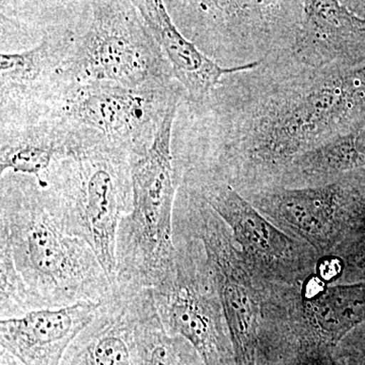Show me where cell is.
Listing matches in <instances>:
<instances>
[{
    "mask_svg": "<svg viewBox=\"0 0 365 365\" xmlns=\"http://www.w3.org/2000/svg\"><path fill=\"white\" fill-rule=\"evenodd\" d=\"M132 160L109 148L81 150L58 158L38 181L60 227L91 247L113 284L118 230L132 208Z\"/></svg>",
    "mask_w": 365,
    "mask_h": 365,
    "instance_id": "3957f363",
    "label": "cell"
},
{
    "mask_svg": "<svg viewBox=\"0 0 365 365\" xmlns=\"http://www.w3.org/2000/svg\"><path fill=\"white\" fill-rule=\"evenodd\" d=\"M175 270L153 294L165 332L181 336L205 365H237L234 346L203 245L174 223Z\"/></svg>",
    "mask_w": 365,
    "mask_h": 365,
    "instance_id": "ba28073f",
    "label": "cell"
},
{
    "mask_svg": "<svg viewBox=\"0 0 365 365\" xmlns=\"http://www.w3.org/2000/svg\"><path fill=\"white\" fill-rule=\"evenodd\" d=\"M365 323V282L328 285L300 299L299 349L335 350Z\"/></svg>",
    "mask_w": 365,
    "mask_h": 365,
    "instance_id": "2e32d148",
    "label": "cell"
},
{
    "mask_svg": "<svg viewBox=\"0 0 365 365\" xmlns=\"http://www.w3.org/2000/svg\"><path fill=\"white\" fill-rule=\"evenodd\" d=\"M349 182L270 187L248 199L276 227L306 242L319 257L333 253L344 232Z\"/></svg>",
    "mask_w": 365,
    "mask_h": 365,
    "instance_id": "7c38bea8",
    "label": "cell"
},
{
    "mask_svg": "<svg viewBox=\"0 0 365 365\" xmlns=\"http://www.w3.org/2000/svg\"><path fill=\"white\" fill-rule=\"evenodd\" d=\"M0 364L1 365H25L18 359L0 348Z\"/></svg>",
    "mask_w": 365,
    "mask_h": 365,
    "instance_id": "44dd1931",
    "label": "cell"
},
{
    "mask_svg": "<svg viewBox=\"0 0 365 365\" xmlns=\"http://www.w3.org/2000/svg\"><path fill=\"white\" fill-rule=\"evenodd\" d=\"M169 62L174 78L188 95L190 102L203 104L222 83L225 76L248 71L259 66L254 61L225 67L199 49L182 35L162 0H132Z\"/></svg>",
    "mask_w": 365,
    "mask_h": 365,
    "instance_id": "5bb4252c",
    "label": "cell"
},
{
    "mask_svg": "<svg viewBox=\"0 0 365 365\" xmlns=\"http://www.w3.org/2000/svg\"><path fill=\"white\" fill-rule=\"evenodd\" d=\"M344 271V264L339 257L327 255L319 257L316 266L317 277L327 285L337 284Z\"/></svg>",
    "mask_w": 365,
    "mask_h": 365,
    "instance_id": "ffe728a7",
    "label": "cell"
},
{
    "mask_svg": "<svg viewBox=\"0 0 365 365\" xmlns=\"http://www.w3.org/2000/svg\"><path fill=\"white\" fill-rule=\"evenodd\" d=\"M359 71L362 72V74L365 76V66L361 67V68H359Z\"/></svg>",
    "mask_w": 365,
    "mask_h": 365,
    "instance_id": "7402d4cb",
    "label": "cell"
},
{
    "mask_svg": "<svg viewBox=\"0 0 365 365\" xmlns=\"http://www.w3.org/2000/svg\"><path fill=\"white\" fill-rule=\"evenodd\" d=\"M180 104L168 113L148 153L132 160V208L120 222L116 246L115 283L124 287L153 289L174 273V209L181 178L172 141Z\"/></svg>",
    "mask_w": 365,
    "mask_h": 365,
    "instance_id": "277c9868",
    "label": "cell"
},
{
    "mask_svg": "<svg viewBox=\"0 0 365 365\" xmlns=\"http://www.w3.org/2000/svg\"><path fill=\"white\" fill-rule=\"evenodd\" d=\"M182 93L179 83L137 90L111 81H90L68 93L58 117L78 150L104 148L136 158L150 150L168 113L181 103Z\"/></svg>",
    "mask_w": 365,
    "mask_h": 365,
    "instance_id": "52a82bcc",
    "label": "cell"
},
{
    "mask_svg": "<svg viewBox=\"0 0 365 365\" xmlns=\"http://www.w3.org/2000/svg\"><path fill=\"white\" fill-rule=\"evenodd\" d=\"M174 222L203 245L237 365H292L300 287L269 284L247 265L225 222L188 190H178Z\"/></svg>",
    "mask_w": 365,
    "mask_h": 365,
    "instance_id": "7a4b0ae2",
    "label": "cell"
},
{
    "mask_svg": "<svg viewBox=\"0 0 365 365\" xmlns=\"http://www.w3.org/2000/svg\"><path fill=\"white\" fill-rule=\"evenodd\" d=\"M299 44L313 64L330 59L346 66L365 63V18L342 2L306 1Z\"/></svg>",
    "mask_w": 365,
    "mask_h": 365,
    "instance_id": "9a60e30c",
    "label": "cell"
},
{
    "mask_svg": "<svg viewBox=\"0 0 365 365\" xmlns=\"http://www.w3.org/2000/svg\"><path fill=\"white\" fill-rule=\"evenodd\" d=\"M153 307V289L115 283L60 365H148L145 324Z\"/></svg>",
    "mask_w": 365,
    "mask_h": 365,
    "instance_id": "8fae6325",
    "label": "cell"
},
{
    "mask_svg": "<svg viewBox=\"0 0 365 365\" xmlns=\"http://www.w3.org/2000/svg\"><path fill=\"white\" fill-rule=\"evenodd\" d=\"M100 304L101 302H81L0 319V348L25 365H60Z\"/></svg>",
    "mask_w": 365,
    "mask_h": 365,
    "instance_id": "4fadbf2b",
    "label": "cell"
},
{
    "mask_svg": "<svg viewBox=\"0 0 365 365\" xmlns=\"http://www.w3.org/2000/svg\"><path fill=\"white\" fill-rule=\"evenodd\" d=\"M78 16L46 34L32 48L1 52L0 124L35 121L59 114L67 96L78 86L67 76V67L76 43Z\"/></svg>",
    "mask_w": 365,
    "mask_h": 365,
    "instance_id": "30bf717a",
    "label": "cell"
},
{
    "mask_svg": "<svg viewBox=\"0 0 365 365\" xmlns=\"http://www.w3.org/2000/svg\"><path fill=\"white\" fill-rule=\"evenodd\" d=\"M67 76L76 86L111 81L155 90L178 83L138 9L127 0L83 1Z\"/></svg>",
    "mask_w": 365,
    "mask_h": 365,
    "instance_id": "5b68a950",
    "label": "cell"
},
{
    "mask_svg": "<svg viewBox=\"0 0 365 365\" xmlns=\"http://www.w3.org/2000/svg\"><path fill=\"white\" fill-rule=\"evenodd\" d=\"M145 349L148 365H205L188 341L165 332L155 304L146 319Z\"/></svg>",
    "mask_w": 365,
    "mask_h": 365,
    "instance_id": "ac0fdd59",
    "label": "cell"
},
{
    "mask_svg": "<svg viewBox=\"0 0 365 365\" xmlns=\"http://www.w3.org/2000/svg\"><path fill=\"white\" fill-rule=\"evenodd\" d=\"M114 284L86 242L64 232L37 180L0 175V317L102 302Z\"/></svg>",
    "mask_w": 365,
    "mask_h": 365,
    "instance_id": "6da1fadb",
    "label": "cell"
},
{
    "mask_svg": "<svg viewBox=\"0 0 365 365\" xmlns=\"http://www.w3.org/2000/svg\"><path fill=\"white\" fill-rule=\"evenodd\" d=\"M78 151L58 116L0 124V175L11 172L40 181L53 163Z\"/></svg>",
    "mask_w": 365,
    "mask_h": 365,
    "instance_id": "e0dca14e",
    "label": "cell"
},
{
    "mask_svg": "<svg viewBox=\"0 0 365 365\" xmlns=\"http://www.w3.org/2000/svg\"><path fill=\"white\" fill-rule=\"evenodd\" d=\"M181 186L222 218L247 265L264 282L302 287L316 272L317 252L276 227L225 178L190 170L181 175Z\"/></svg>",
    "mask_w": 365,
    "mask_h": 365,
    "instance_id": "9c48e42d",
    "label": "cell"
},
{
    "mask_svg": "<svg viewBox=\"0 0 365 365\" xmlns=\"http://www.w3.org/2000/svg\"><path fill=\"white\" fill-rule=\"evenodd\" d=\"M365 123V76L359 69L333 74L276 101L254 129L257 160L282 165Z\"/></svg>",
    "mask_w": 365,
    "mask_h": 365,
    "instance_id": "8992f818",
    "label": "cell"
},
{
    "mask_svg": "<svg viewBox=\"0 0 365 365\" xmlns=\"http://www.w3.org/2000/svg\"><path fill=\"white\" fill-rule=\"evenodd\" d=\"M331 158L341 172L365 169V123L330 143Z\"/></svg>",
    "mask_w": 365,
    "mask_h": 365,
    "instance_id": "d6986e66",
    "label": "cell"
}]
</instances>
